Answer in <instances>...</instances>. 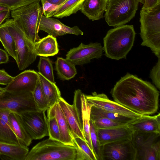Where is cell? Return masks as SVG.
<instances>
[{"label":"cell","mask_w":160,"mask_h":160,"mask_svg":"<svg viewBox=\"0 0 160 160\" xmlns=\"http://www.w3.org/2000/svg\"><path fill=\"white\" fill-rule=\"evenodd\" d=\"M158 58V61L155 65L151 71L150 77L152 80L153 84L159 89H160V57Z\"/></svg>","instance_id":"f35d334b"},{"label":"cell","mask_w":160,"mask_h":160,"mask_svg":"<svg viewBox=\"0 0 160 160\" xmlns=\"http://www.w3.org/2000/svg\"><path fill=\"white\" fill-rule=\"evenodd\" d=\"M58 102L70 128L73 138L78 137L86 141L73 105L69 104L61 97Z\"/></svg>","instance_id":"d6986e66"},{"label":"cell","mask_w":160,"mask_h":160,"mask_svg":"<svg viewBox=\"0 0 160 160\" xmlns=\"http://www.w3.org/2000/svg\"><path fill=\"white\" fill-rule=\"evenodd\" d=\"M45 112L38 110L19 115L23 126L32 140L48 136V118Z\"/></svg>","instance_id":"30bf717a"},{"label":"cell","mask_w":160,"mask_h":160,"mask_svg":"<svg viewBox=\"0 0 160 160\" xmlns=\"http://www.w3.org/2000/svg\"><path fill=\"white\" fill-rule=\"evenodd\" d=\"M9 60L8 52L0 48V64L7 63Z\"/></svg>","instance_id":"b9f144b4"},{"label":"cell","mask_w":160,"mask_h":160,"mask_svg":"<svg viewBox=\"0 0 160 160\" xmlns=\"http://www.w3.org/2000/svg\"><path fill=\"white\" fill-rule=\"evenodd\" d=\"M127 125L133 132L160 134V114L153 116L142 115Z\"/></svg>","instance_id":"e0dca14e"},{"label":"cell","mask_w":160,"mask_h":160,"mask_svg":"<svg viewBox=\"0 0 160 160\" xmlns=\"http://www.w3.org/2000/svg\"><path fill=\"white\" fill-rule=\"evenodd\" d=\"M37 0H0V4L8 8L10 11L28 5Z\"/></svg>","instance_id":"8d00e7d4"},{"label":"cell","mask_w":160,"mask_h":160,"mask_svg":"<svg viewBox=\"0 0 160 160\" xmlns=\"http://www.w3.org/2000/svg\"><path fill=\"white\" fill-rule=\"evenodd\" d=\"M108 0H84L81 7V12L92 21L103 18Z\"/></svg>","instance_id":"44dd1931"},{"label":"cell","mask_w":160,"mask_h":160,"mask_svg":"<svg viewBox=\"0 0 160 160\" xmlns=\"http://www.w3.org/2000/svg\"><path fill=\"white\" fill-rule=\"evenodd\" d=\"M136 33L132 25H124L109 30L103 38L105 55L110 59H126L132 48Z\"/></svg>","instance_id":"7a4b0ae2"},{"label":"cell","mask_w":160,"mask_h":160,"mask_svg":"<svg viewBox=\"0 0 160 160\" xmlns=\"http://www.w3.org/2000/svg\"><path fill=\"white\" fill-rule=\"evenodd\" d=\"M41 86L49 108L58 102L61 92L55 83L51 82L38 72Z\"/></svg>","instance_id":"cb8c5ba5"},{"label":"cell","mask_w":160,"mask_h":160,"mask_svg":"<svg viewBox=\"0 0 160 160\" xmlns=\"http://www.w3.org/2000/svg\"><path fill=\"white\" fill-rule=\"evenodd\" d=\"M29 151L28 147L19 143L0 141V155L8 156L13 160H25Z\"/></svg>","instance_id":"d4e9b609"},{"label":"cell","mask_w":160,"mask_h":160,"mask_svg":"<svg viewBox=\"0 0 160 160\" xmlns=\"http://www.w3.org/2000/svg\"><path fill=\"white\" fill-rule=\"evenodd\" d=\"M77 152L76 160H97L93 151L87 142L78 137L73 138Z\"/></svg>","instance_id":"f546056e"},{"label":"cell","mask_w":160,"mask_h":160,"mask_svg":"<svg viewBox=\"0 0 160 160\" xmlns=\"http://www.w3.org/2000/svg\"><path fill=\"white\" fill-rule=\"evenodd\" d=\"M90 120L97 129L122 127L127 125L105 118H98Z\"/></svg>","instance_id":"d590c367"},{"label":"cell","mask_w":160,"mask_h":160,"mask_svg":"<svg viewBox=\"0 0 160 160\" xmlns=\"http://www.w3.org/2000/svg\"><path fill=\"white\" fill-rule=\"evenodd\" d=\"M0 158L2 160H13L11 157L6 155H0Z\"/></svg>","instance_id":"f6af8a7d"},{"label":"cell","mask_w":160,"mask_h":160,"mask_svg":"<svg viewBox=\"0 0 160 160\" xmlns=\"http://www.w3.org/2000/svg\"><path fill=\"white\" fill-rule=\"evenodd\" d=\"M38 80V72L34 70H25L13 77L11 82L4 88L5 91L9 92H32Z\"/></svg>","instance_id":"2e32d148"},{"label":"cell","mask_w":160,"mask_h":160,"mask_svg":"<svg viewBox=\"0 0 160 160\" xmlns=\"http://www.w3.org/2000/svg\"><path fill=\"white\" fill-rule=\"evenodd\" d=\"M4 23L15 42L17 53L16 62L18 67L19 70H23L36 60L37 56L34 52V44L12 19H7Z\"/></svg>","instance_id":"8992f818"},{"label":"cell","mask_w":160,"mask_h":160,"mask_svg":"<svg viewBox=\"0 0 160 160\" xmlns=\"http://www.w3.org/2000/svg\"><path fill=\"white\" fill-rule=\"evenodd\" d=\"M42 4L43 15L47 18L53 17L59 6L47 0H40Z\"/></svg>","instance_id":"74e56055"},{"label":"cell","mask_w":160,"mask_h":160,"mask_svg":"<svg viewBox=\"0 0 160 160\" xmlns=\"http://www.w3.org/2000/svg\"><path fill=\"white\" fill-rule=\"evenodd\" d=\"M34 101L38 109L46 111L49 108L41 86L39 79L32 92Z\"/></svg>","instance_id":"d6a6232c"},{"label":"cell","mask_w":160,"mask_h":160,"mask_svg":"<svg viewBox=\"0 0 160 160\" xmlns=\"http://www.w3.org/2000/svg\"><path fill=\"white\" fill-rule=\"evenodd\" d=\"M98 118H106L126 124L134 121L136 119L117 113L106 111L92 105L90 119L92 120Z\"/></svg>","instance_id":"83f0119b"},{"label":"cell","mask_w":160,"mask_h":160,"mask_svg":"<svg viewBox=\"0 0 160 160\" xmlns=\"http://www.w3.org/2000/svg\"><path fill=\"white\" fill-rule=\"evenodd\" d=\"M103 48L100 43H81L78 46L71 49L67 53L66 59L75 65H82L93 59H99L102 55Z\"/></svg>","instance_id":"7c38bea8"},{"label":"cell","mask_w":160,"mask_h":160,"mask_svg":"<svg viewBox=\"0 0 160 160\" xmlns=\"http://www.w3.org/2000/svg\"><path fill=\"white\" fill-rule=\"evenodd\" d=\"M47 110V112L56 117L60 130V141L67 145L74 146L72 133L58 102Z\"/></svg>","instance_id":"ffe728a7"},{"label":"cell","mask_w":160,"mask_h":160,"mask_svg":"<svg viewBox=\"0 0 160 160\" xmlns=\"http://www.w3.org/2000/svg\"><path fill=\"white\" fill-rule=\"evenodd\" d=\"M13 78L4 69L0 70V84L7 85L12 80Z\"/></svg>","instance_id":"ab89813d"},{"label":"cell","mask_w":160,"mask_h":160,"mask_svg":"<svg viewBox=\"0 0 160 160\" xmlns=\"http://www.w3.org/2000/svg\"><path fill=\"white\" fill-rule=\"evenodd\" d=\"M47 118L49 138L60 141V130L56 117L47 112Z\"/></svg>","instance_id":"836d02e7"},{"label":"cell","mask_w":160,"mask_h":160,"mask_svg":"<svg viewBox=\"0 0 160 160\" xmlns=\"http://www.w3.org/2000/svg\"><path fill=\"white\" fill-rule=\"evenodd\" d=\"M72 105L75 109L86 141L93 151L90 138V127L92 105L88 102L85 95L79 89L76 90L74 92Z\"/></svg>","instance_id":"4fadbf2b"},{"label":"cell","mask_w":160,"mask_h":160,"mask_svg":"<svg viewBox=\"0 0 160 160\" xmlns=\"http://www.w3.org/2000/svg\"><path fill=\"white\" fill-rule=\"evenodd\" d=\"M10 10H7L0 12V24L10 15Z\"/></svg>","instance_id":"7bdbcfd3"},{"label":"cell","mask_w":160,"mask_h":160,"mask_svg":"<svg viewBox=\"0 0 160 160\" xmlns=\"http://www.w3.org/2000/svg\"><path fill=\"white\" fill-rule=\"evenodd\" d=\"M8 119L10 127L18 143L27 147L29 146L32 140L23 126L19 115L11 112L8 115Z\"/></svg>","instance_id":"603a6c76"},{"label":"cell","mask_w":160,"mask_h":160,"mask_svg":"<svg viewBox=\"0 0 160 160\" xmlns=\"http://www.w3.org/2000/svg\"><path fill=\"white\" fill-rule=\"evenodd\" d=\"M77 155L74 146L49 138L34 146L25 160H76Z\"/></svg>","instance_id":"277c9868"},{"label":"cell","mask_w":160,"mask_h":160,"mask_svg":"<svg viewBox=\"0 0 160 160\" xmlns=\"http://www.w3.org/2000/svg\"><path fill=\"white\" fill-rule=\"evenodd\" d=\"M38 67V73L51 82L55 83L52 63L49 58L41 57Z\"/></svg>","instance_id":"1f68e13d"},{"label":"cell","mask_w":160,"mask_h":160,"mask_svg":"<svg viewBox=\"0 0 160 160\" xmlns=\"http://www.w3.org/2000/svg\"><path fill=\"white\" fill-rule=\"evenodd\" d=\"M11 112L7 110H0V141L19 143L9 123L8 117Z\"/></svg>","instance_id":"484cf974"},{"label":"cell","mask_w":160,"mask_h":160,"mask_svg":"<svg viewBox=\"0 0 160 160\" xmlns=\"http://www.w3.org/2000/svg\"><path fill=\"white\" fill-rule=\"evenodd\" d=\"M40 1L37 0L12 11L11 12L14 22L33 44L40 39L38 29L43 12Z\"/></svg>","instance_id":"5b68a950"},{"label":"cell","mask_w":160,"mask_h":160,"mask_svg":"<svg viewBox=\"0 0 160 160\" xmlns=\"http://www.w3.org/2000/svg\"><path fill=\"white\" fill-rule=\"evenodd\" d=\"M136 150L131 139L108 143L101 146V160H136Z\"/></svg>","instance_id":"8fae6325"},{"label":"cell","mask_w":160,"mask_h":160,"mask_svg":"<svg viewBox=\"0 0 160 160\" xmlns=\"http://www.w3.org/2000/svg\"><path fill=\"white\" fill-rule=\"evenodd\" d=\"M139 2L143 4L142 8L150 9L153 8L160 2V0H138Z\"/></svg>","instance_id":"60d3db41"},{"label":"cell","mask_w":160,"mask_h":160,"mask_svg":"<svg viewBox=\"0 0 160 160\" xmlns=\"http://www.w3.org/2000/svg\"><path fill=\"white\" fill-rule=\"evenodd\" d=\"M34 48L36 55L41 57L53 56L59 52L56 38L49 34L35 43Z\"/></svg>","instance_id":"7402d4cb"},{"label":"cell","mask_w":160,"mask_h":160,"mask_svg":"<svg viewBox=\"0 0 160 160\" xmlns=\"http://www.w3.org/2000/svg\"><path fill=\"white\" fill-rule=\"evenodd\" d=\"M90 135L93 149L97 160H101V147L97 133V129L92 122L90 120Z\"/></svg>","instance_id":"e575fe53"},{"label":"cell","mask_w":160,"mask_h":160,"mask_svg":"<svg viewBox=\"0 0 160 160\" xmlns=\"http://www.w3.org/2000/svg\"><path fill=\"white\" fill-rule=\"evenodd\" d=\"M0 41L8 54L16 61L17 53L15 42L5 23L0 25Z\"/></svg>","instance_id":"f1b7e54d"},{"label":"cell","mask_w":160,"mask_h":160,"mask_svg":"<svg viewBox=\"0 0 160 160\" xmlns=\"http://www.w3.org/2000/svg\"><path fill=\"white\" fill-rule=\"evenodd\" d=\"M76 65L66 58L58 57L55 62V68L59 78L62 80H68L77 74Z\"/></svg>","instance_id":"4316f807"},{"label":"cell","mask_w":160,"mask_h":160,"mask_svg":"<svg viewBox=\"0 0 160 160\" xmlns=\"http://www.w3.org/2000/svg\"><path fill=\"white\" fill-rule=\"evenodd\" d=\"M85 96L90 104L101 109L136 118L142 115L110 100L105 94H98L94 92L92 95H85Z\"/></svg>","instance_id":"5bb4252c"},{"label":"cell","mask_w":160,"mask_h":160,"mask_svg":"<svg viewBox=\"0 0 160 160\" xmlns=\"http://www.w3.org/2000/svg\"><path fill=\"white\" fill-rule=\"evenodd\" d=\"M8 110L19 115L39 110L34 101L32 92L5 90L0 95V110Z\"/></svg>","instance_id":"9c48e42d"},{"label":"cell","mask_w":160,"mask_h":160,"mask_svg":"<svg viewBox=\"0 0 160 160\" xmlns=\"http://www.w3.org/2000/svg\"><path fill=\"white\" fill-rule=\"evenodd\" d=\"M160 134L133 132L131 141L136 150V160H160Z\"/></svg>","instance_id":"ba28073f"},{"label":"cell","mask_w":160,"mask_h":160,"mask_svg":"<svg viewBox=\"0 0 160 160\" xmlns=\"http://www.w3.org/2000/svg\"><path fill=\"white\" fill-rule=\"evenodd\" d=\"M5 91L4 88L0 87V95L3 93Z\"/></svg>","instance_id":"7dc6e473"},{"label":"cell","mask_w":160,"mask_h":160,"mask_svg":"<svg viewBox=\"0 0 160 160\" xmlns=\"http://www.w3.org/2000/svg\"><path fill=\"white\" fill-rule=\"evenodd\" d=\"M47 0L52 4L58 5L60 7L68 0Z\"/></svg>","instance_id":"ee69618b"},{"label":"cell","mask_w":160,"mask_h":160,"mask_svg":"<svg viewBox=\"0 0 160 160\" xmlns=\"http://www.w3.org/2000/svg\"><path fill=\"white\" fill-rule=\"evenodd\" d=\"M114 101L142 115L156 113L158 108L159 92L149 82L127 73L112 89Z\"/></svg>","instance_id":"6da1fadb"},{"label":"cell","mask_w":160,"mask_h":160,"mask_svg":"<svg viewBox=\"0 0 160 160\" xmlns=\"http://www.w3.org/2000/svg\"><path fill=\"white\" fill-rule=\"evenodd\" d=\"M138 3V0H108L104 15L106 22L114 27L128 22L135 16Z\"/></svg>","instance_id":"52a82bcc"},{"label":"cell","mask_w":160,"mask_h":160,"mask_svg":"<svg viewBox=\"0 0 160 160\" xmlns=\"http://www.w3.org/2000/svg\"><path fill=\"white\" fill-rule=\"evenodd\" d=\"M140 22L141 45L149 48L160 57V2L151 8H142Z\"/></svg>","instance_id":"3957f363"},{"label":"cell","mask_w":160,"mask_h":160,"mask_svg":"<svg viewBox=\"0 0 160 160\" xmlns=\"http://www.w3.org/2000/svg\"><path fill=\"white\" fill-rule=\"evenodd\" d=\"M133 133L127 125L122 127L97 129L101 146L122 139H131Z\"/></svg>","instance_id":"ac0fdd59"},{"label":"cell","mask_w":160,"mask_h":160,"mask_svg":"<svg viewBox=\"0 0 160 160\" xmlns=\"http://www.w3.org/2000/svg\"><path fill=\"white\" fill-rule=\"evenodd\" d=\"M84 0H68L58 8L53 17L61 18L76 13L80 10Z\"/></svg>","instance_id":"4dcf8cb0"},{"label":"cell","mask_w":160,"mask_h":160,"mask_svg":"<svg viewBox=\"0 0 160 160\" xmlns=\"http://www.w3.org/2000/svg\"><path fill=\"white\" fill-rule=\"evenodd\" d=\"M9 9L8 8L0 4V12Z\"/></svg>","instance_id":"bcb514c9"},{"label":"cell","mask_w":160,"mask_h":160,"mask_svg":"<svg viewBox=\"0 0 160 160\" xmlns=\"http://www.w3.org/2000/svg\"><path fill=\"white\" fill-rule=\"evenodd\" d=\"M44 31L54 37L67 34L83 35V32L76 26L70 27L63 24L58 19L42 16L38 31Z\"/></svg>","instance_id":"9a60e30c"}]
</instances>
